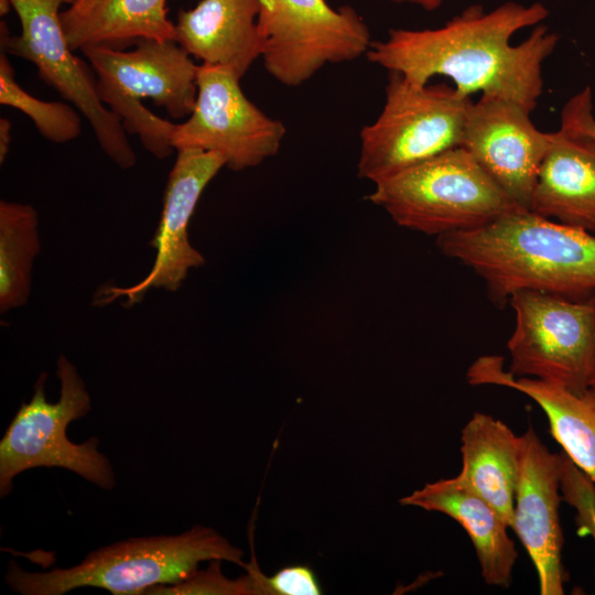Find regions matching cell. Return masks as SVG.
<instances>
[{
  "mask_svg": "<svg viewBox=\"0 0 595 595\" xmlns=\"http://www.w3.org/2000/svg\"><path fill=\"white\" fill-rule=\"evenodd\" d=\"M549 14L539 1H507L491 10L470 4L436 29H391L366 56L414 84L444 76L465 96L496 95L532 112L543 63L559 43L558 33L541 24Z\"/></svg>",
  "mask_w": 595,
  "mask_h": 595,
  "instance_id": "1",
  "label": "cell"
},
{
  "mask_svg": "<svg viewBox=\"0 0 595 595\" xmlns=\"http://www.w3.org/2000/svg\"><path fill=\"white\" fill-rule=\"evenodd\" d=\"M440 251L470 269L504 306L520 290L595 298V235L517 209L478 228L436 237Z\"/></svg>",
  "mask_w": 595,
  "mask_h": 595,
  "instance_id": "2",
  "label": "cell"
},
{
  "mask_svg": "<svg viewBox=\"0 0 595 595\" xmlns=\"http://www.w3.org/2000/svg\"><path fill=\"white\" fill-rule=\"evenodd\" d=\"M242 555L216 530L195 526L177 536L131 538L100 548L68 569L28 572L11 561L6 581L22 595H62L83 586L137 595L184 581L203 561H229L245 569Z\"/></svg>",
  "mask_w": 595,
  "mask_h": 595,
  "instance_id": "3",
  "label": "cell"
},
{
  "mask_svg": "<svg viewBox=\"0 0 595 595\" xmlns=\"http://www.w3.org/2000/svg\"><path fill=\"white\" fill-rule=\"evenodd\" d=\"M123 51L104 45L82 50L97 78L101 101L119 118L127 133L137 134L155 158L165 159L172 144L174 122L151 112L142 98H150L174 119L190 116L197 95L196 65L173 40H139Z\"/></svg>",
  "mask_w": 595,
  "mask_h": 595,
  "instance_id": "4",
  "label": "cell"
},
{
  "mask_svg": "<svg viewBox=\"0 0 595 595\" xmlns=\"http://www.w3.org/2000/svg\"><path fill=\"white\" fill-rule=\"evenodd\" d=\"M374 184L369 202L400 227L429 236L478 228L521 209L462 147Z\"/></svg>",
  "mask_w": 595,
  "mask_h": 595,
  "instance_id": "5",
  "label": "cell"
},
{
  "mask_svg": "<svg viewBox=\"0 0 595 595\" xmlns=\"http://www.w3.org/2000/svg\"><path fill=\"white\" fill-rule=\"evenodd\" d=\"M472 102L454 86L418 85L389 72L381 112L360 131L357 175L376 183L461 147Z\"/></svg>",
  "mask_w": 595,
  "mask_h": 595,
  "instance_id": "6",
  "label": "cell"
},
{
  "mask_svg": "<svg viewBox=\"0 0 595 595\" xmlns=\"http://www.w3.org/2000/svg\"><path fill=\"white\" fill-rule=\"evenodd\" d=\"M56 376L60 399L46 400L47 374L42 371L31 401L21 403L0 441L1 497L10 494L15 476L35 467L65 468L104 489L116 484L109 459L97 448V437L80 444L67 437L68 424L90 411L91 400L76 367L62 354L56 361Z\"/></svg>",
  "mask_w": 595,
  "mask_h": 595,
  "instance_id": "7",
  "label": "cell"
},
{
  "mask_svg": "<svg viewBox=\"0 0 595 595\" xmlns=\"http://www.w3.org/2000/svg\"><path fill=\"white\" fill-rule=\"evenodd\" d=\"M515 328L509 371L582 393L595 382V298L573 300L520 290L508 300Z\"/></svg>",
  "mask_w": 595,
  "mask_h": 595,
  "instance_id": "8",
  "label": "cell"
},
{
  "mask_svg": "<svg viewBox=\"0 0 595 595\" xmlns=\"http://www.w3.org/2000/svg\"><path fill=\"white\" fill-rule=\"evenodd\" d=\"M258 28L266 71L289 87L327 64L366 55L372 42L354 8L333 9L325 0H260Z\"/></svg>",
  "mask_w": 595,
  "mask_h": 595,
  "instance_id": "9",
  "label": "cell"
},
{
  "mask_svg": "<svg viewBox=\"0 0 595 595\" xmlns=\"http://www.w3.org/2000/svg\"><path fill=\"white\" fill-rule=\"evenodd\" d=\"M21 23L11 36L1 23V51L33 63L40 78L73 104L89 122L99 147L119 167L137 155L119 118L101 101L93 68L74 55L60 19V7L73 0H10Z\"/></svg>",
  "mask_w": 595,
  "mask_h": 595,
  "instance_id": "10",
  "label": "cell"
},
{
  "mask_svg": "<svg viewBox=\"0 0 595 595\" xmlns=\"http://www.w3.org/2000/svg\"><path fill=\"white\" fill-rule=\"evenodd\" d=\"M231 71L202 64L197 95L188 119L175 123L174 149H197L221 155L234 171L255 167L275 155L286 129L251 102Z\"/></svg>",
  "mask_w": 595,
  "mask_h": 595,
  "instance_id": "11",
  "label": "cell"
},
{
  "mask_svg": "<svg viewBox=\"0 0 595 595\" xmlns=\"http://www.w3.org/2000/svg\"><path fill=\"white\" fill-rule=\"evenodd\" d=\"M224 166L226 161L217 153L177 150L164 191L161 218L149 242L155 250L150 272L129 288H102L96 294L95 305L104 306L125 298V305L131 306L140 302L150 289L175 292L191 269L205 263L201 252L191 245L187 229L204 188Z\"/></svg>",
  "mask_w": 595,
  "mask_h": 595,
  "instance_id": "12",
  "label": "cell"
},
{
  "mask_svg": "<svg viewBox=\"0 0 595 595\" xmlns=\"http://www.w3.org/2000/svg\"><path fill=\"white\" fill-rule=\"evenodd\" d=\"M591 86L572 96L550 132L530 210L595 232V116Z\"/></svg>",
  "mask_w": 595,
  "mask_h": 595,
  "instance_id": "13",
  "label": "cell"
},
{
  "mask_svg": "<svg viewBox=\"0 0 595 595\" xmlns=\"http://www.w3.org/2000/svg\"><path fill=\"white\" fill-rule=\"evenodd\" d=\"M530 111L505 97L482 94L466 117L464 148L519 208L530 210L538 174L550 143Z\"/></svg>",
  "mask_w": 595,
  "mask_h": 595,
  "instance_id": "14",
  "label": "cell"
},
{
  "mask_svg": "<svg viewBox=\"0 0 595 595\" xmlns=\"http://www.w3.org/2000/svg\"><path fill=\"white\" fill-rule=\"evenodd\" d=\"M563 453H552L531 425L520 435V462L511 529L538 573L541 595H562L567 578L559 517Z\"/></svg>",
  "mask_w": 595,
  "mask_h": 595,
  "instance_id": "15",
  "label": "cell"
},
{
  "mask_svg": "<svg viewBox=\"0 0 595 595\" xmlns=\"http://www.w3.org/2000/svg\"><path fill=\"white\" fill-rule=\"evenodd\" d=\"M469 385H494L519 391L545 413L551 435L563 453L595 485V388L575 393L560 385L530 377H516L504 367V358L485 355L467 369Z\"/></svg>",
  "mask_w": 595,
  "mask_h": 595,
  "instance_id": "16",
  "label": "cell"
},
{
  "mask_svg": "<svg viewBox=\"0 0 595 595\" xmlns=\"http://www.w3.org/2000/svg\"><path fill=\"white\" fill-rule=\"evenodd\" d=\"M260 0H201L182 10L176 42L202 64L220 66L242 78L261 57Z\"/></svg>",
  "mask_w": 595,
  "mask_h": 595,
  "instance_id": "17",
  "label": "cell"
},
{
  "mask_svg": "<svg viewBox=\"0 0 595 595\" xmlns=\"http://www.w3.org/2000/svg\"><path fill=\"white\" fill-rule=\"evenodd\" d=\"M400 502L442 512L458 522L474 545L484 582L510 586L518 552L507 533L509 527L490 504L456 476L425 484Z\"/></svg>",
  "mask_w": 595,
  "mask_h": 595,
  "instance_id": "18",
  "label": "cell"
},
{
  "mask_svg": "<svg viewBox=\"0 0 595 595\" xmlns=\"http://www.w3.org/2000/svg\"><path fill=\"white\" fill-rule=\"evenodd\" d=\"M462 469L456 476L490 504L511 529L520 462V435L502 421L475 412L461 433Z\"/></svg>",
  "mask_w": 595,
  "mask_h": 595,
  "instance_id": "19",
  "label": "cell"
},
{
  "mask_svg": "<svg viewBox=\"0 0 595 595\" xmlns=\"http://www.w3.org/2000/svg\"><path fill=\"white\" fill-rule=\"evenodd\" d=\"M166 0H76L60 13L73 51L104 45L115 48L139 40L176 41Z\"/></svg>",
  "mask_w": 595,
  "mask_h": 595,
  "instance_id": "20",
  "label": "cell"
},
{
  "mask_svg": "<svg viewBox=\"0 0 595 595\" xmlns=\"http://www.w3.org/2000/svg\"><path fill=\"white\" fill-rule=\"evenodd\" d=\"M41 251L37 213L32 205L0 201V312L24 306L32 267Z\"/></svg>",
  "mask_w": 595,
  "mask_h": 595,
  "instance_id": "21",
  "label": "cell"
},
{
  "mask_svg": "<svg viewBox=\"0 0 595 595\" xmlns=\"http://www.w3.org/2000/svg\"><path fill=\"white\" fill-rule=\"evenodd\" d=\"M0 104L25 113L39 132L55 143L76 139L82 131L79 113L67 102L44 101L25 91L14 78L6 52L0 55Z\"/></svg>",
  "mask_w": 595,
  "mask_h": 595,
  "instance_id": "22",
  "label": "cell"
},
{
  "mask_svg": "<svg viewBox=\"0 0 595 595\" xmlns=\"http://www.w3.org/2000/svg\"><path fill=\"white\" fill-rule=\"evenodd\" d=\"M221 560H210V565L202 571L196 570L184 581L173 585H156L145 594H208V595H264L263 573L253 561L246 565L247 574L230 580L220 571Z\"/></svg>",
  "mask_w": 595,
  "mask_h": 595,
  "instance_id": "23",
  "label": "cell"
},
{
  "mask_svg": "<svg viewBox=\"0 0 595 595\" xmlns=\"http://www.w3.org/2000/svg\"><path fill=\"white\" fill-rule=\"evenodd\" d=\"M561 496L576 511L577 533L589 536L595 543V485L564 453Z\"/></svg>",
  "mask_w": 595,
  "mask_h": 595,
  "instance_id": "24",
  "label": "cell"
},
{
  "mask_svg": "<svg viewBox=\"0 0 595 595\" xmlns=\"http://www.w3.org/2000/svg\"><path fill=\"white\" fill-rule=\"evenodd\" d=\"M268 595H320L321 586L315 573L306 565L281 569L271 577L266 576Z\"/></svg>",
  "mask_w": 595,
  "mask_h": 595,
  "instance_id": "25",
  "label": "cell"
},
{
  "mask_svg": "<svg viewBox=\"0 0 595 595\" xmlns=\"http://www.w3.org/2000/svg\"><path fill=\"white\" fill-rule=\"evenodd\" d=\"M11 143V122L7 118H0V163L7 159Z\"/></svg>",
  "mask_w": 595,
  "mask_h": 595,
  "instance_id": "26",
  "label": "cell"
},
{
  "mask_svg": "<svg viewBox=\"0 0 595 595\" xmlns=\"http://www.w3.org/2000/svg\"><path fill=\"white\" fill-rule=\"evenodd\" d=\"M394 3H408L422 8L426 11H434L439 9L444 0H386Z\"/></svg>",
  "mask_w": 595,
  "mask_h": 595,
  "instance_id": "27",
  "label": "cell"
},
{
  "mask_svg": "<svg viewBox=\"0 0 595 595\" xmlns=\"http://www.w3.org/2000/svg\"><path fill=\"white\" fill-rule=\"evenodd\" d=\"M12 8L10 0H0V13L1 15L7 14Z\"/></svg>",
  "mask_w": 595,
  "mask_h": 595,
  "instance_id": "28",
  "label": "cell"
},
{
  "mask_svg": "<svg viewBox=\"0 0 595 595\" xmlns=\"http://www.w3.org/2000/svg\"><path fill=\"white\" fill-rule=\"evenodd\" d=\"M593 387L595 388V382H594V386H593Z\"/></svg>",
  "mask_w": 595,
  "mask_h": 595,
  "instance_id": "29",
  "label": "cell"
},
{
  "mask_svg": "<svg viewBox=\"0 0 595 595\" xmlns=\"http://www.w3.org/2000/svg\"><path fill=\"white\" fill-rule=\"evenodd\" d=\"M76 1V0H73V2Z\"/></svg>",
  "mask_w": 595,
  "mask_h": 595,
  "instance_id": "30",
  "label": "cell"
}]
</instances>
